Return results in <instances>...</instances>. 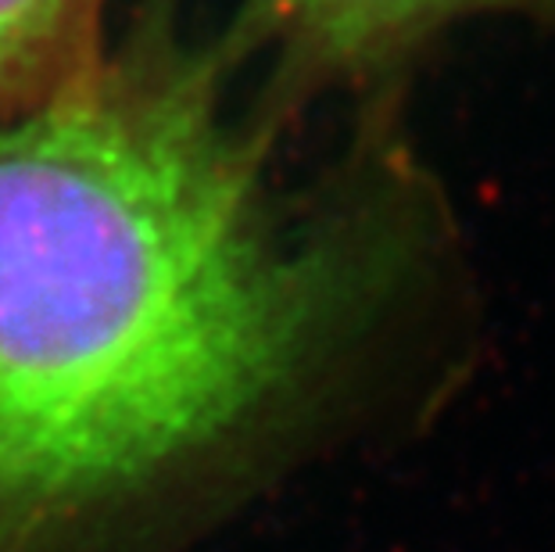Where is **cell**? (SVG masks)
<instances>
[{"label": "cell", "mask_w": 555, "mask_h": 552, "mask_svg": "<svg viewBox=\"0 0 555 552\" xmlns=\"http://www.w3.org/2000/svg\"><path fill=\"white\" fill-rule=\"evenodd\" d=\"M524 18L555 37V0H247L222 43L262 65V101L298 123L315 98L395 101L405 68L459 22Z\"/></svg>", "instance_id": "7a4b0ae2"}, {"label": "cell", "mask_w": 555, "mask_h": 552, "mask_svg": "<svg viewBox=\"0 0 555 552\" xmlns=\"http://www.w3.org/2000/svg\"><path fill=\"white\" fill-rule=\"evenodd\" d=\"M108 0H0V129L26 119L108 54Z\"/></svg>", "instance_id": "3957f363"}, {"label": "cell", "mask_w": 555, "mask_h": 552, "mask_svg": "<svg viewBox=\"0 0 555 552\" xmlns=\"http://www.w3.org/2000/svg\"><path fill=\"white\" fill-rule=\"evenodd\" d=\"M169 0L0 129V552H176L370 413L459 287L448 205L376 108L283 172Z\"/></svg>", "instance_id": "6da1fadb"}]
</instances>
